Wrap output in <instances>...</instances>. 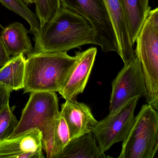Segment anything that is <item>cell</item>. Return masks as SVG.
Returning a JSON list of instances; mask_svg holds the SVG:
<instances>
[{
	"label": "cell",
	"instance_id": "4",
	"mask_svg": "<svg viewBox=\"0 0 158 158\" xmlns=\"http://www.w3.org/2000/svg\"><path fill=\"white\" fill-rule=\"evenodd\" d=\"M135 54L146 84V102L158 110V8L151 10L137 37Z\"/></svg>",
	"mask_w": 158,
	"mask_h": 158
},
{
	"label": "cell",
	"instance_id": "2",
	"mask_svg": "<svg viewBox=\"0 0 158 158\" xmlns=\"http://www.w3.org/2000/svg\"><path fill=\"white\" fill-rule=\"evenodd\" d=\"M67 52H33L26 59L25 93L58 92L75 64Z\"/></svg>",
	"mask_w": 158,
	"mask_h": 158
},
{
	"label": "cell",
	"instance_id": "11",
	"mask_svg": "<svg viewBox=\"0 0 158 158\" xmlns=\"http://www.w3.org/2000/svg\"><path fill=\"white\" fill-rule=\"evenodd\" d=\"M60 113L67 124L70 140L92 132L98 123L89 106L76 99L65 100Z\"/></svg>",
	"mask_w": 158,
	"mask_h": 158
},
{
	"label": "cell",
	"instance_id": "20",
	"mask_svg": "<svg viewBox=\"0 0 158 158\" xmlns=\"http://www.w3.org/2000/svg\"><path fill=\"white\" fill-rule=\"evenodd\" d=\"M15 108L9 103L0 111V141L8 138L18 125L19 121L13 113Z\"/></svg>",
	"mask_w": 158,
	"mask_h": 158
},
{
	"label": "cell",
	"instance_id": "23",
	"mask_svg": "<svg viewBox=\"0 0 158 158\" xmlns=\"http://www.w3.org/2000/svg\"><path fill=\"white\" fill-rule=\"evenodd\" d=\"M23 1L27 5L34 4V3H35L36 1V0H23Z\"/></svg>",
	"mask_w": 158,
	"mask_h": 158
},
{
	"label": "cell",
	"instance_id": "17",
	"mask_svg": "<svg viewBox=\"0 0 158 158\" xmlns=\"http://www.w3.org/2000/svg\"><path fill=\"white\" fill-rule=\"evenodd\" d=\"M7 9L25 20L30 26V32L35 35L40 28V23L36 14L23 0H0Z\"/></svg>",
	"mask_w": 158,
	"mask_h": 158
},
{
	"label": "cell",
	"instance_id": "7",
	"mask_svg": "<svg viewBox=\"0 0 158 158\" xmlns=\"http://www.w3.org/2000/svg\"><path fill=\"white\" fill-rule=\"evenodd\" d=\"M139 99H131L98 122L92 133L102 152L105 153L114 144L126 139L135 121L134 113Z\"/></svg>",
	"mask_w": 158,
	"mask_h": 158
},
{
	"label": "cell",
	"instance_id": "12",
	"mask_svg": "<svg viewBox=\"0 0 158 158\" xmlns=\"http://www.w3.org/2000/svg\"><path fill=\"white\" fill-rule=\"evenodd\" d=\"M104 2L118 42V54L124 64H127L136 55L127 32L120 0H104Z\"/></svg>",
	"mask_w": 158,
	"mask_h": 158
},
{
	"label": "cell",
	"instance_id": "22",
	"mask_svg": "<svg viewBox=\"0 0 158 158\" xmlns=\"http://www.w3.org/2000/svg\"><path fill=\"white\" fill-rule=\"evenodd\" d=\"M11 58V57L8 53L2 37L0 35V68L5 65Z\"/></svg>",
	"mask_w": 158,
	"mask_h": 158
},
{
	"label": "cell",
	"instance_id": "15",
	"mask_svg": "<svg viewBox=\"0 0 158 158\" xmlns=\"http://www.w3.org/2000/svg\"><path fill=\"white\" fill-rule=\"evenodd\" d=\"M102 152L92 132L71 139L58 158H107Z\"/></svg>",
	"mask_w": 158,
	"mask_h": 158
},
{
	"label": "cell",
	"instance_id": "21",
	"mask_svg": "<svg viewBox=\"0 0 158 158\" xmlns=\"http://www.w3.org/2000/svg\"><path fill=\"white\" fill-rule=\"evenodd\" d=\"M12 91L0 84V111L10 102L11 93Z\"/></svg>",
	"mask_w": 158,
	"mask_h": 158
},
{
	"label": "cell",
	"instance_id": "19",
	"mask_svg": "<svg viewBox=\"0 0 158 158\" xmlns=\"http://www.w3.org/2000/svg\"><path fill=\"white\" fill-rule=\"evenodd\" d=\"M35 4L40 27L51 20L61 6L60 0H36Z\"/></svg>",
	"mask_w": 158,
	"mask_h": 158
},
{
	"label": "cell",
	"instance_id": "13",
	"mask_svg": "<svg viewBox=\"0 0 158 158\" xmlns=\"http://www.w3.org/2000/svg\"><path fill=\"white\" fill-rule=\"evenodd\" d=\"M120 2L131 44L134 46L137 37L151 10L149 0H120Z\"/></svg>",
	"mask_w": 158,
	"mask_h": 158
},
{
	"label": "cell",
	"instance_id": "18",
	"mask_svg": "<svg viewBox=\"0 0 158 158\" xmlns=\"http://www.w3.org/2000/svg\"><path fill=\"white\" fill-rule=\"evenodd\" d=\"M70 140V135L67 124L60 113L54 129L53 158H58Z\"/></svg>",
	"mask_w": 158,
	"mask_h": 158
},
{
	"label": "cell",
	"instance_id": "1",
	"mask_svg": "<svg viewBox=\"0 0 158 158\" xmlns=\"http://www.w3.org/2000/svg\"><path fill=\"white\" fill-rule=\"evenodd\" d=\"M35 42L36 52H67L87 44L98 46L87 20L62 5L51 20L40 27Z\"/></svg>",
	"mask_w": 158,
	"mask_h": 158
},
{
	"label": "cell",
	"instance_id": "8",
	"mask_svg": "<svg viewBox=\"0 0 158 158\" xmlns=\"http://www.w3.org/2000/svg\"><path fill=\"white\" fill-rule=\"evenodd\" d=\"M147 90L140 62L135 56L118 73L112 83L109 113L136 97H146Z\"/></svg>",
	"mask_w": 158,
	"mask_h": 158
},
{
	"label": "cell",
	"instance_id": "3",
	"mask_svg": "<svg viewBox=\"0 0 158 158\" xmlns=\"http://www.w3.org/2000/svg\"><path fill=\"white\" fill-rule=\"evenodd\" d=\"M30 93L18 125L9 138L38 128L42 132L43 149L47 158H53L54 129L60 111L58 97L54 92Z\"/></svg>",
	"mask_w": 158,
	"mask_h": 158
},
{
	"label": "cell",
	"instance_id": "16",
	"mask_svg": "<svg viewBox=\"0 0 158 158\" xmlns=\"http://www.w3.org/2000/svg\"><path fill=\"white\" fill-rule=\"evenodd\" d=\"M25 69L24 55L13 56L0 68V84L12 91L23 89Z\"/></svg>",
	"mask_w": 158,
	"mask_h": 158
},
{
	"label": "cell",
	"instance_id": "6",
	"mask_svg": "<svg viewBox=\"0 0 158 158\" xmlns=\"http://www.w3.org/2000/svg\"><path fill=\"white\" fill-rule=\"evenodd\" d=\"M63 7L85 18L96 33L98 46L104 52H114L119 48L104 0H60Z\"/></svg>",
	"mask_w": 158,
	"mask_h": 158
},
{
	"label": "cell",
	"instance_id": "24",
	"mask_svg": "<svg viewBox=\"0 0 158 158\" xmlns=\"http://www.w3.org/2000/svg\"><path fill=\"white\" fill-rule=\"evenodd\" d=\"M0 27H1V28H2V29H3V28H4V27H3V26H2V25L1 24V23H0Z\"/></svg>",
	"mask_w": 158,
	"mask_h": 158
},
{
	"label": "cell",
	"instance_id": "10",
	"mask_svg": "<svg viewBox=\"0 0 158 158\" xmlns=\"http://www.w3.org/2000/svg\"><path fill=\"white\" fill-rule=\"evenodd\" d=\"M42 134L35 128L0 141V158H43Z\"/></svg>",
	"mask_w": 158,
	"mask_h": 158
},
{
	"label": "cell",
	"instance_id": "14",
	"mask_svg": "<svg viewBox=\"0 0 158 158\" xmlns=\"http://www.w3.org/2000/svg\"><path fill=\"white\" fill-rule=\"evenodd\" d=\"M28 33L24 26L18 22L12 23L3 28L1 36L10 56L27 55L34 51Z\"/></svg>",
	"mask_w": 158,
	"mask_h": 158
},
{
	"label": "cell",
	"instance_id": "5",
	"mask_svg": "<svg viewBox=\"0 0 158 158\" xmlns=\"http://www.w3.org/2000/svg\"><path fill=\"white\" fill-rule=\"evenodd\" d=\"M158 149V114L149 104L141 107L123 142L119 158H153Z\"/></svg>",
	"mask_w": 158,
	"mask_h": 158
},
{
	"label": "cell",
	"instance_id": "9",
	"mask_svg": "<svg viewBox=\"0 0 158 158\" xmlns=\"http://www.w3.org/2000/svg\"><path fill=\"white\" fill-rule=\"evenodd\" d=\"M97 53V48L92 47L76 53L77 60L59 93L65 100L76 99L84 92L91 73Z\"/></svg>",
	"mask_w": 158,
	"mask_h": 158
}]
</instances>
